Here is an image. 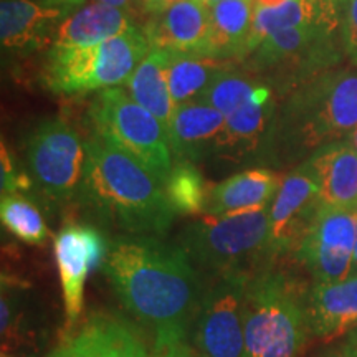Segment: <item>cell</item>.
Segmentation results:
<instances>
[{
    "instance_id": "obj_29",
    "label": "cell",
    "mask_w": 357,
    "mask_h": 357,
    "mask_svg": "<svg viewBox=\"0 0 357 357\" xmlns=\"http://www.w3.org/2000/svg\"><path fill=\"white\" fill-rule=\"evenodd\" d=\"M20 326V288H13L6 276L2 278L0 298V329L3 341L10 339Z\"/></svg>"
},
{
    "instance_id": "obj_32",
    "label": "cell",
    "mask_w": 357,
    "mask_h": 357,
    "mask_svg": "<svg viewBox=\"0 0 357 357\" xmlns=\"http://www.w3.org/2000/svg\"><path fill=\"white\" fill-rule=\"evenodd\" d=\"M38 2L53 8H61V10H66L68 13H73L77 8L84 6V0H38Z\"/></svg>"
},
{
    "instance_id": "obj_20",
    "label": "cell",
    "mask_w": 357,
    "mask_h": 357,
    "mask_svg": "<svg viewBox=\"0 0 357 357\" xmlns=\"http://www.w3.org/2000/svg\"><path fill=\"white\" fill-rule=\"evenodd\" d=\"M310 329L321 341H334L357 328V275L336 283H316L307 291Z\"/></svg>"
},
{
    "instance_id": "obj_41",
    "label": "cell",
    "mask_w": 357,
    "mask_h": 357,
    "mask_svg": "<svg viewBox=\"0 0 357 357\" xmlns=\"http://www.w3.org/2000/svg\"><path fill=\"white\" fill-rule=\"evenodd\" d=\"M352 275H357V243H356V253H354V271Z\"/></svg>"
},
{
    "instance_id": "obj_5",
    "label": "cell",
    "mask_w": 357,
    "mask_h": 357,
    "mask_svg": "<svg viewBox=\"0 0 357 357\" xmlns=\"http://www.w3.org/2000/svg\"><path fill=\"white\" fill-rule=\"evenodd\" d=\"M270 207L231 215H205L181 234L178 245L211 278L255 276L271 268L268 255Z\"/></svg>"
},
{
    "instance_id": "obj_9",
    "label": "cell",
    "mask_w": 357,
    "mask_h": 357,
    "mask_svg": "<svg viewBox=\"0 0 357 357\" xmlns=\"http://www.w3.org/2000/svg\"><path fill=\"white\" fill-rule=\"evenodd\" d=\"M252 278L215 276L202 291L194 319V344L200 357H243L245 307Z\"/></svg>"
},
{
    "instance_id": "obj_13",
    "label": "cell",
    "mask_w": 357,
    "mask_h": 357,
    "mask_svg": "<svg viewBox=\"0 0 357 357\" xmlns=\"http://www.w3.org/2000/svg\"><path fill=\"white\" fill-rule=\"evenodd\" d=\"M109 242L100 229L88 223L71 222L55 236V261L60 273L66 328H75L83 311L84 283L96 266H101Z\"/></svg>"
},
{
    "instance_id": "obj_6",
    "label": "cell",
    "mask_w": 357,
    "mask_h": 357,
    "mask_svg": "<svg viewBox=\"0 0 357 357\" xmlns=\"http://www.w3.org/2000/svg\"><path fill=\"white\" fill-rule=\"evenodd\" d=\"M149 50V40L137 26L86 47H50L40 82L63 96L102 91L126 84Z\"/></svg>"
},
{
    "instance_id": "obj_23",
    "label": "cell",
    "mask_w": 357,
    "mask_h": 357,
    "mask_svg": "<svg viewBox=\"0 0 357 357\" xmlns=\"http://www.w3.org/2000/svg\"><path fill=\"white\" fill-rule=\"evenodd\" d=\"M253 0H223L211 7V29L202 56L213 60H242L252 32Z\"/></svg>"
},
{
    "instance_id": "obj_38",
    "label": "cell",
    "mask_w": 357,
    "mask_h": 357,
    "mask_svg": "<svg viewBox=\"0 0 357 357\" xmlns=\"http://www.w3.org/2000/svg\"><path fill=\"white\" fill-rule=\"evenodd\" d=\"M347 342L352 346H357V328L352 329V331L349 333V337H347Z\"/></svg>"
},
{
    "instance_id": "obj_25",
    "label": "cell",
    "mask_w": 357,
    "mask_h": 357,
    "mask_svg": "<svg viewBox=\"0 0 357 357\" xmlns=\"http://www.w3.org/2000/svg\"><path fill=\"white\" fill-rule=\"evenodd\" d=\"M225 66H229L225 61L213 58L172 52L167 78L174 105L178 106L197 100Z\"/></svg>"
},
{
    "instance_id": "obj_18",
    "label": "cell",
    "mask_w": 357,
    "mask_h": 357,
    "mask_svg": "<svg viewBox=\"0 0 357 357\" xmlns=\"http://www.w3.org/2000/svg\"><path fill=\"white\" fill-rule=\"evenodd\" d=\"M227 118L205 101L178 105L167 124L172 158L187 162L212 159Z\"/></svg>"
},
{
    "instance_id": "obj_26",
    "label": "cell",
    "mask_w": 357,
    "mask_h": 357,
    "mask_svg": "<svg viewBox=\"0 0 357 357\" xmlns=\"http://www.w3.org/2000/svg\"><path fill=\"white\" fill-rule=\"evenodd\" d=\"M265 84V82H261L257 75L250 73V71L245 73V71L225 66L204 89L197 100L205 101L212 108L220 111L225 118H229L235 111L243 108L248 101H252V98Z\"/></svg>"
},
{
    "instance_id": "obj_19",
    "label": "cell",
    "mask_w": 357,
    "mask_h": 357,
    "mask_svg": "<svg viewBox=\"0 0 357 357\" xmlns=\"http://www.w3.org/2000/svg\"><path fill=\"white\" fill-rule=\"evenodd\" d=\"M305 164L318 182L321 207L357 208V151L349 141L323 146Z\"/></svg>"
},
{
    "instance_id": "obj_16",
    "label": "cell",
    "mask_w": 357,
    "mask_h": 357,
    "mask_svg": "<svg viewBox=\"0 0 357 357\" xmlns=\"http://www.w3.org/2000/svg\"><path fill=\"white\" fill-rule=\"evenodd\" d=\"M70 13L38 0H2L0 2V42L3 50L26 55L55 40L58 26Z\"/></svg>"
},
{
    "instance_id": "obj_21",
    "label": "cell",
    "mask_w": 357,
    "mask_h": 357,
    "mask_svg": "<svg viewBox=\"0 0 357 357\" xmlns=\"http://www.w3.org/2000/svg\"><path fill=\"white\" fill-rule=\"evenodd\" d=\"M283 177L263 167H252L212 187L207 215H231L270 207Z\"/></svg>"
},
{
    "instance_id": "obj_28",
    "label": "cell",
    "mask_w": 357,
    "mask_h": 357,
    "mask_svg": "<svg viewBox=\"0 0 357 357\" xmlns=\"http://www.w3.org/2000/svg\"><path fill=\"white\" fill-rule=\"evenodd\" d=\"M0 218L3 227L22 242L29 245H42L47 242V222L37 205L24 195H2Z\"/></svg>"
},
{
    "instance_id": "obj_8",
    "label": "cell",
    "mask_w": 357,
    "mask_h": 357,
    "mask_svg": "<svg viewBox=\"0 0 357 357\" xmlns=\"http://www.w3.org/2000/svg\"><path fill=\"white\" fill-rule=\"evenodd\" d=\"M35 184L47 197L65 202L78 195L86 166V141L61 118L45 119L26 141Z\"/></svg>"
},
{
    "instance_id": "obj_2",
    "label": "cell",
    "mask_w": 357,
    "mask_h": 357,
    "mask_svg": "<svg viewBox=\"0 0 357 357\" xmlns=\"http://www.w3.org/2000/svg\"><path fill=\"white\" fill-rule=\"evenodd\" d=\"M78 197L96 215L129 235H162L174 208L162 182L108 137L86 141V166Z\"/></svg>"
},
{
    "instance_id": "obj_36",
    "label": "cell",
    "mask_w": 357,
    "mask_h": 357,
    "mask_svg": "<svg viewBox=\"0 0 357 357\" xmlns=\"http://www.w3.org/2000/svg\"><path fill=\"white\" fill-rule=\"evenodd\" d=\"M96 2L108 3V6H113V7H118V8H124V10L131 12L134 0H96Z\"/></svg>"
},
{
    "instance_id": "obj_24",
    "label": "cell",
    "mask_w": 357,
    "mask_h": 357,
    "mask_svg": "<svg viewBox=\"0 0 357 357\" xmlns=\"http://www.w3.org/2000/svg\"><path fill=\"white\" fill-rule=\"evenodd\" d=\"M171 58L172 52L151 47L149 53L126 83L128 95L142 108L151 111L155 118L166 124V128L176 109L167 78Z\"/></svg>"
},
{
    "instance_id": "obj_1",
    "label": "cell",
    "mask_w": 357,
    "mask_h": 357,
    "mask_svg": "<svg viewBox=\"0 0 357 357\" xmlns=\"http://www.w3.org/2000/svg\"><path fill=\"white\" fill-rule=\"evenodd\" d=\"M116 296L154 334L155 349L184 344L202 298L200 280L181 245L154 235H121L101 265Z\"/></svg>"
},
{
    "instance_id": "obj_34",
    "label": "cell",
    "mask_w": 357,
    "mask_h": 357,
    "mask_svg": "<svg viewBox=\"0 0 357 357\" xmlns=\"http://www.w3.org/2000/svg\"><path fill=\"white\" fill-rule=\"evenodd\" d=\"M153 357H192L189 349L184 344H177L166 347V349H155Z\"/></svg>"
},
{
    "instance_id": "obj_30",
    "label": "cell",
    "mask_w": 357,
    "mask_h": 357,
    "mask_svg": "<svg viewBox=\"0 0 357 357\" xmlns=\"http://www.w3.org/2000/svg\"><path fill=\"white\" fill-rule=\"evenodd\" d=\"M0 178H2V195H12L19 194L20 190L29 189L30 178L25 174L19 172L10 151L7 149L6 142L2 141L0 146Z\"/></svg>"
},
{
    "instance_id": "obj_39",
    "label": "cell",
    "mask_w": 357,
    "mask_h": 357,
    "mask_svg": "<svg viewBox=\"0 0 357 357\" xmlns=\"http://www.w3.org/2000/svg\"><path fill=\"white\" fill-rule=\"evenodd\" d=\"M347 137H349V142H351V146L354 147V149L357 151V126H356L354 131H352V132H351L349 136H347Z\"/></svg>"
},
{
    "instance_id": "obj_33",
    "label": "cell",
    "mask_w": 357,
    "mask_h": 357,
    "mask_svg": "<svg viewBox=\"0 0 357 357\" xmlns=\"http://www.w3.org/2000/svg\"><path fill=\"white\" fill-rule=\"evenodd\" d=\"M177 2H181V0H144V2H142V8H144L146 13L153 15V13L166 10V8Z\"/></svg>"
},
{
    "instance_id": "obj_22",
    "label": "cell",
    "mask_w": 357,
    "mask_h": 357,
    "mask_svg": "<svg viewBox=\"0 0 357 357\" xmlns=\"http://www.w3.org/2000/svg\"><path fill=\"white\" fill-rule=\"evenodd\" d=\"M131 26V12L95 0L77 8L61 22L52 47L95 45L128 32Z\"/></svg>"
},
{
    "instance_id": "obj_31",
    "label": "cell",
    "mask_w": 357,
    "mask_h": 357,
    "mask_svg": "<svg viewBox=\"0 0 357 357\" xmlns=\"http://www.w3.org/2000/svg\"><path fill=\"white\" fill-rule=\"evenodd\" d=\"M342 42L347 55L357 65V0H347L342 17Z\"/></svg>"
},
{
    "instance_id": "obj_43",
    "label": "cell",
    "mask_w": 357,
    "mask_h": 357,
    "mask_svg": "<svg viewBox=\"0 0 357 357\" xmlns=\"http://www.w3.org/2000/svg\"><path fill=\"white\" fill-rule=\"evenodd\" d=\"M2 357H12V356H7V354H6V352H2Z\"/></svg>"
},
{
    "instance_id": "obj_4",
    "label": "cell",
    "mask_w": 357,
    "mask_h": 357,
    "mask_svg": "<svg viewBox=\"0 0 357 357\" xmlns=\"http://www.w3.org/2000/svg\"><path fill=\"white\" fill-rule=\"evenodd\" d=\"M307 333V293L296 280L271 268L250 280L243 357H300Z\"/></svg>"
},
{
    "instance_id": "obj_10",
    "label": "cell",
    "mask_w": 357,
    "mask_h": 357,
    "mask_svg": "<svg viewBox=\"0 0 357 357\" xmlns=\"http://www.w3.org/2000/svg\"><path fill=\"white\" fill-rule=\"evenodd\" d=\"M331 35L328 30L311 25L278 30L268 35L242 61L247 71L263 82L273 79L284 84L294 77L314 75L336 60Z\"/></svg>"
},
{
    "instance_id": "obj_15",
    "label": "cell",
    "mask_w": 357,
    "mask_h": 357,
    "mask_svg": "<svg viewBox=\"0 0 357 357\" xmlns=\"http://www.w3.org/2000/svg\"><path fill=\"white\" fill-rule=\"evenodd\" d=\"M48 357H147L139 329L119 314L95 312Z\"/></svg>"
},
{
    "instance_id": "obj_42",
    "label": "cell",
    "mask_w": 357,
    "mask_h": 357,
    "mask_svg": "<svg viewBox=\"0 0 357 357\" xmlns=\"http://www.w3.org/2000/svg\"><path fill=\"white\" fill-rule=\"evenodd\" d=\"M142 2H144V0H134V3H136V6H139V3L142 6Z\"/></svg>"
},
{
    "instance_id": "obj_12",
    "label": "cell",
    "mask_w": 357,
    "mask_h": 357,
    "mask_svg": "<svg viewBox=\"0 0 357 357\" xmlns=\"http://www.w3.org/2000/svg\"><path fill=\"white\" fill-rule=\"evenodd\" d=\"M276 121L273 89L265 84L252 101L227 118L212 159L231 166L275 162Z\"/></svg>"
},
{
    "instance_id": "obj_11",
    "label": "cell",
    "mask_w": 357,
    "mask_h": 357,
    "mask_svg": "<svg viewBox=\"0 0 357 357\" xmlns=\"http://www.w3.org/2000/svg\"><path fill=\"white\" fill-rule=\"evenodd\" d=\"M357 243V208L321 207L294 257L316 283L352 276Z\"/></svg>"
},
{
    "instance_id": "obj_27",
    "label": "cell",
    "mask_w": 357,
    "mask_h": 357,
    "mask_svg": "<svg viewBox=\"0 0 357 357\" xmlns=\"http://www.w3.org/2000/svg\"><path fill=\"white\" fill-rule=\"evenodd\" d=\"M167 200L178 215H199L207 211L211 190L194 162L177 160L164 182Z\"/></svg>"
},
{
    "instance_id": "obj_37",
    "label": "cell",
    "mask_w": 357,
    "mask_h": 357,
    "mask_svg": "<svg viewBox=\"0 0 357 357\" xmlns=\"http://www.w3.org/2000/svg\"><path fill=\"white\" fill-rule=\"evenodd\" d=\"M287 0H253L255 3V8H266V7H276L284 3Z\"/></svg>"
},
{
    "instance_id": "obj_40",
    "label": "cell",
    "mask_w": 357,
    "mask_h": 357,
    "mask_svg": "<svg viewBox=\"0 0 357 357\" xmlns=\"http://www.w3.org/2000/svg\"><path fill=\"white\" fill-rule=\"evenodd\" d=\"M202 2H204L207 7H213V6H217V3L223 2V0H202Z\"/></svg>"
},
{
    "instance_id": "obj_17",
    "label": "cell",
    "mask_w": 357,
    "mask_h": 357,
    "mask_svg": "<svg viewBox=\"0 0 357 357\" xmlns=\"http://www.w3.org/2000/svg\"><path fill=\"white\" fill-rule=\"evenodd\" d=\"M211 29V7L202 0H181L166 10L153 13L144 25L151 47L202 56Z\"/></svg>"
},
{
    "instance_id": "obj_35",
    "label": "cell",
    "mask_w": 357,
    "mask_h": 357,
    "mask_svg": "<svg viewBox=\"0 0 357 357\" xmlns=\"http://www.w3.org/2000/svg\"><path fill=\"white\" fill-rule=\"evenodd\" d=\"M321 357H357V346H352L349 342H346L344 346L326 352V354Z\"/></svg>"
},
{
    "instance_id": "obj_14",
    "label": "cell",
    "mask_w": 357,
    "mask_h": 357,
    "mask_svg": "<svg viewBox=\"0 0 357 357\" xmlns=\"http://www.w3.org/2000/svg\"><path fill=\"white\" fill-rule=\"evenodd\" d=\"M319 208L318 182L306 164L283 177L270 205L268 255L271 263L296 252Z\"/></svg>"
},
{
    "instance_id": "obj_7",
    "label": "cell",
    "mask_w": 357,
    "mask_h": 357,
    "mask_svg": "<svg viewBox=\"0 0 357 357\" xmlns=\"http://www.w3.org/2000/svg\"><path fill=\"white\" fill-rule=\"evenodd\" d=\"M89 118L95 132L144 164L164 185L174 167L166 124L118 86L100 91Z\"/></svg>"
},
{
    "instance_id": "obj_3",
    "label": "cell",
    "mask_w": 357,
    "mask_h": 357,
    "mask_svg": "<svg viewBox=\"0 0 357 357\" xmlns=\"http://www.w3.org/2000/svg\"><path fill=\"white\" fill-rule=\"evenodd\" d=\"M357 126V71L321 75L296 89L276 121L275 160L280 151L300 154L342 141Z\"/></svg>"
}]
</instances>
